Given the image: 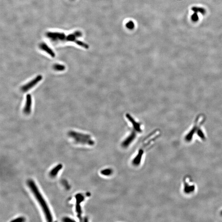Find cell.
<instances>
[{
  "label": "cell",
  "mask_w": 222,
  "mask_h": 222,
  "mask_svg": "<svg viewBox=\"0 0 222 222\" xmlns=\"http://www.w3.org/2000/svg\"><path fill=\"white\" fill-rule=\"evenodd\" d=\"M71 1H74V0H71Z\"/></svg>",
  "instance_id": "obj_17"
},
{
  "label": "cell",
  "mask_w": 222,
  "mask_h": 222,
  "mask_svg": "<svg viewBox=\"0 0 222 222\" xmlns=\"http://www.w3.org/2000/svg\"><path fill=\"white\" fill-rule=\"evenodd\" d=\"M184 180V191L185 193H190L195 190V185L191 183V181L189 177L185 178Z\"/></svg>",
  "instance_id": "obj_5"
},
{
  "label": "cell",
  "mask_w": 222,
  "mask_h": 222,
  "mask_svg": "<svg viewBox=\"0 0 222 222\" xmlns=\"http://www.w3.org/2000/svg\"><path fill=\"white\" fill-rule=\"evenodd\" d=\"M53 68L55 71H64L65 70L66 67L64 65L59 64H55L53 66Z\"/></svg>",
  "instance_id": "obj_11"
},
{
  "label": "cell",
  "mask_w": 222,
  "mask_h": 222,
  "mask_svg": "<svg viewBox=\"0 0 222 222\" xmlns=\"http://www.w3.org/2000/svg\"><path fill=\"white\" fill-rule=\"evenodd\" d=\"M25 221V219L24 218H23V217H19V218H17V219H15V220H12V222H24Z\"/></svg>",
  "instance_id": "obj_15"
},
{
  "label": "cell",
  "mask_w": 222,
  "mask_h": 222,
  "mask_svg": "<svg viewBox=\"0 0 222 222\" xmlns=\"http://www.w3.org/2000/svg\"><path fill=\"white\" fill-rule=\"evenodd\" d=\"M62 167H63V166L62 164L58 165L57 166L55 167L49 172L50 176L53 178L55 177L56 176H57L58 174L59 171L62 169Z\"/></svg>",
  "instance_id": "obj_9"
},
{
  "label": "cell",
  "mask_w": 222,
  "mask_h": 222,
  "mask_svg": "<svg viewBox=\"0 0 222 222\" xmlns=\"http://www.w3.org/2000/svg\"><path fill=\"white\" fill-rule=\"evenodd\" d=\"M112 170L110 169H107L101 172V173L104 175H109L111 174Z\"/></svg>",
  "instance_id": "obj_14"
},
{
  "label": "cell",
  "mask_w": 222,
  "mask_h": 222,
  "mask_svg": "<svg viewBox=\"0 0 222 222\" xmlns=\"http://www.w3.org/2000/svg\"><path fill=\"white\" fill-rule=\"evenodd\" d=\"M31 105H32V98L30 95L28 94L26 96L25 105L24 112L26 115H29L31 113Z\"/></svg>",
  "instance_id": "obj_6"
},
{
  "label": "cell",
  "mask_w": 222,
  "mask_h": 222,
  "mask_svg": "<svg viewBox=\"0 0 222 222\" xmlns=\"http://www.w3.org/2000/svg\"></svg>",
  "instance_id": "obj_18"
},
{
  "label": "cell",
  "mask_w": 222,
  "mask_h": 222,
  "mask_svg": "<svg viewBox=\"0 0 222 222\" xmlns=\"http://www.w3.org/2000/svg\"><path fill=\"white\" fill-rule=\"evenodd\" d=\"M46 36L52 42L55 43L67 42V35L64 33L49 31L46 33Z\"/></svg>",
  "instance_id": "obj_3"
},
{
  "label": "cell",
  "mask_w": 222,
  "mask_h": 222,
  "mask_svg": "<svg viewBox=\"0 0 222 222\" xmlns=\"http://www.w3.org/2000/svg\"><path fill=\"white\" fill-rule=\"evenodd\" d=\"M197 13V12H194L191 16V20H192V21H193V22H197L198 20H199V17H198Z\"/></svg>",
  "instance_id": "obj_12"
},
{
  "label": "cell",
  "mask_w": 222,
  "mask_h": 222,
  "mask_svg": "<svg viewBox=\"0 0 222 222\" xmlns=\"http://www.w3.org/2000/svg\"><path fill=\"white\" fill-rule=\"evenodd\" d=\"M77 204H76V212L77 213L79 217H80L81 214V210L80 202L82 201L84 199V197L83 195L81 194H78L76 195Z\"/></svg>",
  "instance_id": "obj_8"
},
{
  "label": "cell",
  "mask_w": 222,
  "mask_h": 222,
  "mask_svg": "<svg viewBox=\"0 0 222 222\" xmlns=\"http://www.w3.org/2000/svg\"><path fill=\"white\" fill-rule=\"evenodd\" d=\"M191 10L194 12L200 13L203 15H205L206 13V10L203 8L193 7L191 8Z\"/></svg>",
  "instance_id": "obj_10"
},
{
  "label": "cell",
  "mask_w": 222,
  "mask_h": 222,
  "mask_svg": "<svg viewBox=\"0 0 222 222\" xmlns=\"http://www.w3.org/2000/svg\"><path fill=\"white\" fill-rule=\"evenodd\" d=\"M27 183L28 187L30 188V190L32 191L34 197L36 198V200L42 208L46 220L48 221H53V218L51 211L49 210L47 202L40 193L35 183L33 180L30 179L28 181Z\"/></svg>",
  "instance_id": "obj_1"
},
{
  "label": "cell",
  "mask_w": 222,
  "mask_h": 222,
  "mask_svg": "<svg viewBox=\"0 0 222 222\" xmlns=\"http://www.w3.org/2000/svg\"><path fill=\"white\" fill-rule=\"evenodd\" d=\"M39 47L41 50L46 52L51 57L54 58L55 57V54L53 50L46 43L42 42L39 44Z\"/></svg>",
  "instance_id": "obj_7"
},
{
  "label": "cell",
  "mask_w": 222,
  "mask_h": 222,
  "mask_svg": "<svg viewBox=\"0 0 222 222\" xmlns=\"http://www.w3.org/2000/svg\"><path fill=\"white\" fill-rule=\"evenodd\" d=\"M42 76L41 75H39L36 77L35 78L28 82V83L22 86L21 88V90L23 92L28 91L29 90L32 89L39 82H40L42 80Z\"/></svg>",
  "instance_id": "obj_4"
},
{
  "label": "cell",
  "mask_w": 222,
  "mask_h": 222,
  "mask_svg": "<svg viewBox=\"0 0 222 222\" xmlns=\"http://www.w3.org/2000/svg\"><path fill=\"white\" fill-rule=\"evenodd\" d=\"M126 27L129 29H133L135 27V25L133 21H128L126 24Z\"/></svg>",
  "instance_id": "obj_13"
},
{
  "label": "cell",
  "mask_w": 222,
  "mask_h": 222,
  "mask_svg": "<svg viewBox=\"0 0 222 222\" xmlns=\"http://www.w3.org/2000/svg\"><path fill=\"white\" fill-rule=\"evenodd\" d=\"M64 221L65 222H69V221H74V220L68 218H66L64 219Z\"/></svg>",
  "instance_id": "obj_16"
},
{
  "label": "cell",
  "mask_w": 222,
  "mask_h": 222,
  "mask_svg": "<svg viewBox=\"0 0 222 222\" xmlns=\"http://www.w3.org/2000/svg\"><path fill=\"white\" fill-rule=\"evenodd\" d=\"M205 121V117L203 115L198 116L195 121V125L193 128L185 136V140L187 142L190 141L193 138V135L197 134L202 140H205V134L201 129V126Z\"/></svg>",
  "instance_id": "obj_2"
}]
</instances>
